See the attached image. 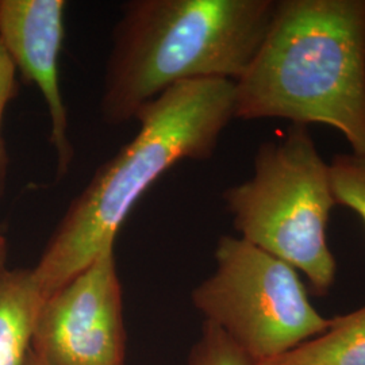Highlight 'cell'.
I'll use <instances>...</instances> for the list:
<instances>
[{
  "instance_id": "obj_9",
  "label": "cell",
  "mask_w": 365,
  "mask_h": 365,
  "mask_svg": "<svg viewBox=\"0 0 365 365\" xmlns=\"http://www.w3.org/2000/svg\"><path fill=\"white\" fill-rule=\"evenodd\" d=\"M259 365H365V304L330 319L327 330Z\"/></svg>"
},
{
  "instance_id": "obj_10",
  "label": "cell",
  "mask_w": 365,
  "mask_h": 365,
  "mask_svg": "<svg viewBox=\"0 0 365 365\" xmlns=\"http://www.w3.org/2000/svg\"><path fill=\"white\" fill-rule=\"evenodd\" d=\"M336 205L352 210L365 226V153H339L329 163Z\"/></svg>"
},
{
  "instance_id": "obj_8",
  "label": "cell",
  "mask_w": 365,
  "mask_h": 365,
  "mask_svg": "<svg viewBox=\"0 0 365 365\" xmlns=\"http://www.w3.org/2000/svg\"><path fill=\"white\" fill-rule=\"evenodd\" d=\"M43 300L31 269L0 271V365H22Z\"/></svg>"
},
{
  "instance_id": "obj_12",
  "label": "cell",
  "mask_w": 365,
  "mask_h": 365,
  "mask_svg": "<svg viewBox=\"0 0 365 365\" xmlns=\"http://www.w3.org/2000/svg\"><path fill=\"white\" fill-rule=\"evenodd\" d=\"M16 93H18L16 69L0 42V199L4 194L7 168H9V157H7L6 144L1 135V125H3L6 108L16 96Z\"/></svg>"
},
{
  "instance_id": "obj_7",
  "label": "cell",
  "mask_w": 365,
  "mask_h": 365,
  "mask_svg": "<svg viewBox=\"0 0 365 365\" xmlns=\"http://www.w3.org/2000/svg\"><path fill=\"white\" fill-rule=\"evenodd\" d=\"M66 10L64 0H0V42L16 72L38 87L48 108L57 182L66 178L75 157L58 71Z\"/></svg>"
},
{
  "instance_id": "obj_2",
  "label": "cell",
  "mask_w": 365,
  "mask_h": 365,
  "mask_svg": "<svg viewBox=\"0 0 365 365\" xmlns=\"http://www.w3.org/2000/svg\"><path fill=\"white\" fill-rule=\"evenodd\" d=\"M235 84V119L324 125L364 155L365 0H277Z\"/></svg>"
},
{
  "instance_id": "obj_11",
  "label": "cell",
  "mask_w": 365,
  "mask_h": 365,
  "mask_svg": "<svg viewBox=\"0 0 365 365\" xmlns=\"http://www.w3.org/2000/svg\"><path fill=\"white\" fill-rule=\"evenodd\" d=\"M188 365H259L222 329L205 321L202 334L192 346Z\"/></svg>"
},
{
  "instance_id": "obj_4",
  "label": "cell",
  "mask_w": 365,
  "mask_h": 365,
  "mask_svg": "<svg viewBox=\"0 0 365 365\" xmlns=\"http://www.w3.org/2000/svg\"><path fill=\"white\" fill-rule=\"evenodd\" d=\"M238 237L304 274L318 297L334 286L337 262L327 244L336 206L330 168L306 126L261 144L248 180L223 192Z\"/></svg>"
},
{
  "instance_id": "obj_3",
  "label": "cell",
  "mask_w": 365,
  "mask_h": 365,
  "mask_svg": "<svg viewBox=\"0 0 365 365\" xmlns=\"http://www.w3.org/2000/svg\"><path fill=\"white\" fill-rule=\"evenodd\" d=\"M277 0H130L120 6L106 63L101 117L119 126L172 87L241 78Z\"/></svg>"
},
{
  "instance_id": "obj_14",
  "label": "cell",
  "mask_w": 365,
  "mask_h": 365,
  "mask_svg": "<svg viewBox=\"0 0 365 365\" xmlns=\"http://www.w3.org/2000/svg\"><path fill=\"white\" fill-rule=\"evenodd\" d=\"M22 365H49L45 360H42L41 357H39L37 353L34 352L31 348L29 349V352H27L26 357H25V360H24V363Z\"/></svg>"
},
{
  "instance_id": "obj_6",
  "label": "cell",
  "mask_w": 365,
  "mask_h": 365,
  "mask_svg": "<svg viewBox=\"0 0 365 365\" xmlns=\"http://www.w3.org/2000/svg\"><path fill=\"white\" fill-rule=\"evenodd\" d=\"M31 349L49 365H125L115 245L42 302Z\"/></svg>"
},
{
  "instance_id": "obj_1",
  "label": "cell",
  "mask_w": 365,
  "mask_h": 365,
  "mask_svg": "<svg viewBox=\"0 0 365 365\" xmlns=\"http://www.w3.org/2000/svg\"><path fill=\"white\" fill-rule=\"evenodd\" d=\"M235 111V81L225 78L180 83L145 105L135 115L137 135L71 202L31 268L43 298L115 245L131 209L167 170L184 160L214 156Z\"/></svg>"
},
{
  "instance_id": "obj_5",
  "label": "cell",
  "mask_w": 365,
  "mask_h": 365,
  "mask_svg": "<svg viewBox=\"0 0 365 365\" xmlns=\"http://www.w3.org/2000/svg\"><path fill=\"white\" fill-rule=\"evenodd\" d=\"M215 269L192 291L205 321L222 329L257 363L327 330L298 271L238 235H222Z\"/></svg>"
},
{
  "instance_id": "obj_13",
  "label": "cell",
  "mask_w": 365,
  "mask_h": 365,
  "mask_svg": "<svg viewBox=\"0 0 365 365\" xmlns=\"http://www.w3.org/2000/svg\"><path fill=\"white\" fill-rule=\"evenodd\" d=\"M7 255H9V244L6 237L0 235V271L6 268L7 262Z\"/></svg>"
}]
</instances>
